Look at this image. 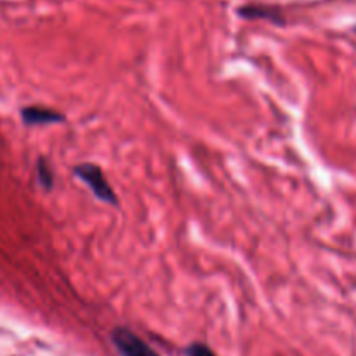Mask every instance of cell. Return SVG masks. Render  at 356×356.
Segmentation results:
<instances>
[{
  "label": "cell",
  "instance_id": "obj_1",
  "mask_svg": "<svg viewBox=\"0 0 356 356\" xmlns=\"http://www.w3.org/2000/svg\"><path fill=\"white\" fill-rule=\"evenodd\" d=\"M73 174H75V176L79 177L87 188H89L90 193H92L97 200L103 202V204L117 207L118 205L117 193H115L111 184L106 181V177H104L103 170H101L99 165H96V163H89V162L79 163V165H75V169H73Z\"/></svg>",
  "mask_w": 356,
  "mask_h": 356
},
{
  "label": "cell",
  "instance_id": "obj_2",
  "mask_svg": "<svg viewBox=\"0 0 356 356\" xmlns=\"http://www.w3.org/2000/svg\"><path fill=\"white\" fill-rule=\"evenodd\" d=\"M111 343L117 348L120 356H160L138 334L132 332L131 329H125V327L113 329V332H111Z\"/></svg>",
  "mask_w": 356,
  "mask_h": 356
},
{
  "label": "cell",
  "instance_id": "obj_3",
  "mask_svg": "<svg viewBox=\"0 0 356 356\" xmlns=\"http://www.w3.org/2000/svg\"><path fill=\"white\" fill-rule=\"evenodd\" d=\"M21 120L26 125H52L66 120L63 113L47 106H24L21 110Z\"/></svg>",
  "mask_w": 356,
  "mask_h": 356
},
{
  "label": "cell",
  "instance_id": "obj_4",
  "mask_svg": "<svg viewBox=\"0 0 356 356\" xmlns=\"http://www.w3.org/2000/svg\"><path fill=\"white\" fill-rule=\"evenodd\" d=\"M240 16L249 17V19H270L273 23H284L282 21L280 13L273 7H264V6H247L240 9Z\"/></svg>",
  "mask_w": 356,
  "mask_h": 356
},
{
  "label": "cell",
  "instance_id": "obj_5",
  "mask_svg": "<svg viewBox=\"0 0 356 356\" xmlns=\"http://www.w3.org/2000/svg\"><path fill=\"white\" fill-rule=\"evenodd\" d=\"M37 181L45 191H51L54 188V172H52V167L49 163V160L45 156H38L37 159Z\"/></svg>",
  "mask_w": 356,
  "mask_h": 356
},
{
  "label": "cell",
  "instance_id": "obj_6",
  "mask_svg": "<svg viewBox=\"0 0 356 356\" xmlns=\"http://www.w3.org/2000/svg\"><path fill=\"white\" fill-rule=\"evenodd\" d=\"M186 356H216L214 351L207 346V344L195 343L191 346H188Z\"/></svg>",
  "mask_w": 356,
  "mask_h": 356
},
{
  "label": "cell",
  "instance_id": "obj_7",
  "mask_svg": "<svg viewBox=\"0 0 356 356\" xmlns=\"http://www.w3.org/2000/svg\"><path fill=\"white\" fill-rule=\"evenodd\" d=\"M355 30H356V28H355Z\"/></svg>",
  "mask_w": 356,
  "mask_h": 356
}]
</instances>
